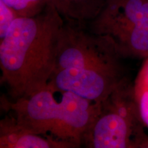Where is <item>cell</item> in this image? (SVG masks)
I'll return each instance as SVG.
<instances>
[{
    "mask_svg": "<svg viewBox=\"0 0 148 148\" xmlns=\"http://www.w3.org/2000/svg\"><path fill=\"white\" fill-rule=\"evenodd\" d=\"M64 21L49 3L36 16L16 18L1 39V83L12 99L32 95L48 86Z\"/></svg>",
    "mask_w": 148,
    "mask_h": 148,
    "instance_id": "6da1fadb",
    "label": "cell"
},
{
    "mask_svg": "<svg viewBox=\"0 0 148 148\" xmlns=\"http://www.w3.org/2000/svg\"><path fill=\"white\" fill-rule=\"evenodd\" d=\"M1 148H73V144L36 134L23 128L12 114L0 121Z\"/></svg>",
    "mask_w": 148,
    "mask_h": 148,
    "instance_id": "52a82bcc",
    "label": "cell"
},
{
    "mask_svg": "<svg viewBox=\"0 0 148 148\" xmlns=\"http://www.w3.org/2000/svg\"><path fill=\"white\" fill-rule=\"evenodd\" d=\"M88 31L110 37L123 58L148 57V0H108Z\"/></svg>",
    "mask_w": 148,
    "mask_h": 148,
    "instance_id": "277c9868",
    "label": "cell"
},
{
    "mask_svg": "<svg viewBox=\"0 0 148 148\" xmlns=\"http://www.w3.org/2000/svg\"><path fill=\"white\" fill-rule=\"evenodd\" d=\"M134 90L140 117L148 129V71L144 64L135 78Z\"/></svg>",
    "mask_w": 148,
    "mask_h": 148,
    "instance_id": "9c48e42d",
    "label": "cell"
},
{
    "mask_svg": "<svg viewBox=\"0 0 148 148\" xmlns=\"http://www.w3.org/2000/svg\"><path fill=\"white\" fill-rule=\"evenodd\" d=\"M124 74L75 69L55 70L49 84L91 101L101 102L112 92Z\"/></svg>",
    "mask_w": 148,
    "mask_h": 148,
    "instance_id": "8992f818",
    "label": "cell"
},
{
    "mask_svg": "<svg viewBox=\"0 0 148 148\" xmlns=\"http://www.w3.org/2000/svg\"><path fill=\"white\" fill-rule=\"evenodd\" d=\"M143 64H144V65L146 66V68H147V69L148 71V57H147V58H146L145 59H144Z\"/></svg>",
    "mask_w": 148,
    "mask_h": 148,
    "instance_id": "7c38bea8",
    "label": "cell"
},
{
    "mask_svg": "<svg viewBox=\"0 0 148 148\" xmlns=\"http://www.w3.org/2000/svg\"><path fill=\"white\" fill-rule=\"evenodd\" d=\"M108 0H49L68 23L80 25L90 22L100 13Z\"/></svg>",
    "mask_w": 148,
    "mask_h": 148,
    "instance_id": "ba28073f",
    "label": "cell"
},
{
    "mask_svg": "<svg viewBox=\"0 0 148 148\" xmlns=\"http://www.w3.org/2000/svg\"><path fill=\"white\" fill-rule=\"evenodd\" d=\"M121 59L110 37L85 31L80 25L67 22L60 35L55 70L75 69L123 74Z\"/></svg>",
    "mask_w": 148,
    "mask_h": 148,
    "instance_id": "5b68a950",
    "label": "cell"
},
{
    "mask_svg": "<svg viewBox=\"0 0 148 148\" xmlns=\"http://www.w3.org/2000/svg\"><path fill=\"white\" fill-rule=\"evenodd\" d=\"M18 16H34L43 11L49 0H1Z\"/></svg>",
    "mask_w": 148,
    "mask_h": 148,
    "instance_id": "30bf717a",
    "label": "cell"
},
{
    "mask_svg": "<svg viewBox=\"0 0 148 148\" xmlns=\"http://www.w3.org/2000/svg\"><path fill=\"white\" fill-rule=\"evenodd\" d=\"M17 17L16 12L0 0V39L5 36L11 24Z\"/></svg>",
    "mask_w": 148,
    "mask_h": 148,
    "instance_id": "8fae6325",
    "label": "cell"
},
{
    "mask_svg": "<svg viewBox=\"0 0 148 148\" xmlns=\"http://www.w3.org/2000/svg\"><path fill=\"white\" fill-rule=\"evenodd\" d=\"M23 128L36 134L80 147L100 110L101 102L48 84L34 95L10 102L1 100Z\"/></svg>",
    "mask_w": 148,
    "mask_h": 148,
    "instance_id": "7a4b0ae2",
    "label": "cell"
},
{
    "mask_svg": "<svg viewBox=\"0 0 148 148\" xmlns=\"http://www.w3.org/2000/svg\"><path fill=\"white\" fill-rule=\"evenodd\" d=\"M134 95L124 77L104 100L82 145L90 148H148V135Z\"/></svg>",
    "mask_w": 148,
    "mask_h": 148,
    "instance_id": "3957f363",
    "label": "cell"
}]
</instances>
